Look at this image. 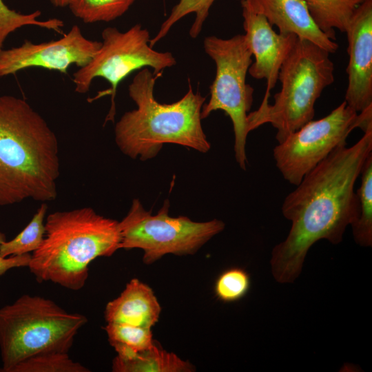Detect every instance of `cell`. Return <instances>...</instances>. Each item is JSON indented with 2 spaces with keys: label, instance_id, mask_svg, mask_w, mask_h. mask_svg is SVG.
I'll use <instances>...</instances> for the list:
<instances>
[{
  "label": "cell",
  "instance_id": "cell-21",
  "mask_svg": "<svg viewBox=\"0 0 372 372\" xmlns=\"http://www.w3.org/2000/svg\"><path fill=\"white\" fill-rule=\"evenodd\" d=\"M135 0H70L72 14L86 23L109 22L124 14Z\"/></svg>",
  "mask_w": 372,
  "mask_h": 372
},
{
  "label": "cell",
  "instance_id": "cell-7",
  "mask_svg": "<svg viewBox=\"0 0 372 372\" xmlns=\"http://www.w3.org/2000/svg\"><path fill=\"white\" fill-rule=\"evenodd\" d=\"M206 54L214 61L216 75L210 86V98L201 110L202 120L216 110H223L230 118L234 132L235 158L245 170V151L249 133L247 115L254 101V88L246 83L252 54L244 34L229 39L206 37L203 41Z\"/></svg>",
  "mask_w": 372,
  "mask_h": 372
},
{
  "label": "cell",
  "instance_id": "cell-23",
  "mask_svg": "<svg viewBox=\"0 0 372 372\" xmlns=\"http://www.w3.org/2000/svg\"><path fill=\"white\" fill-rule=\"evenodd\" d=\"M41 15V12L39 10L29 14L17 12L10 9L3 0H0V51L3 50L6 38L23 26L34 25L63 34V21L56 18L39 20Z\"/></svg>",
  "mask_w": 372,
  "mask_h": 372
},
{
  "label": "cell",
  "instance_id": "cell-9",
  "mask_svg": "<svg viewBox=\"0 0 372 372\" xmlns=\"http://www.w3.org/2000/svg\"><path fill=\"white\" fill-rule=\"evenodd\" d=\"M101 36L100 48L88 63L73 74L72 81L75 92L79 94L87 93L96 77L109 82L111 87L98 96L111 94L112 105L106 123L114 121L116 89L124 79L145 68L152 69L154 74H161L176 65V61L171 52H158L150 46L149 32L141 24H135L125 32L107 27Z\"/></svg>",
  "mask_w": 372,
  "mask_h": 372
},
{
  "label": "cell",
  "instance_id": "cell-26",
  "mask_svg": "<svg viewBox=\"0 0 372 372\" xmlns=\"http://www.w3.org/2000/svg\"><path fill=\"white\" fill-rule=\"evenodd\" d=\"M5 240H6V235L0 231V245ZM30 258V254L11 256L6 258L0 256V276L11 269L28 267Z\"/></svg>",
  "mask_w": 372,
  "mask_h": 372
},
{
  "label": "cell",
  "instance_id": "cell-19",
  "mask_svg": "<svg viewBox=\"0 0 372 372\" xmlns=\"http://www.w3.org/2000/svg\"><path fill=\"white\" fill-rule=\"evenodd\" d=\"M104 329L116 357L121 360L131 359L154 344L151 329L107 323Z\"/></svg>",
  "mask_w": 372,
  "mask_h": 372
},
{
  "label": "cell",
  "instance_id": "cell-4",
  "mask_svg": "<svg viewBox=\"0 0 372 372\" xmlns=\"http://www.w3.org/2000/svg\"><path fill=\"white\" fill-rule=\"evenodd\" d=\"M45 230L28 267L37 281L73 291L85 286L91 262L120 249L118 222L91 207L52 213L46 218Z\"/></svg>",
  "mask_w": 372,
  "mask_h": 372
},
{
  "label": "cell",
  "instance_id": "cell-10",
  "mask_svg": "<svg viewBox=\"0 0 372 372\" xmlns=\"http://www.w3.org/2000/svg\"><path fill=\"white\" fill-rule=\"evenodd\" d=\"M355 128H372V106L357 112L344 101L327 116L311 120L291 133L273 150L276 166L284 179L297 185Z\"/></svg>",
  "mask_w": 372,
  "mask_h": 372
},
{
  "label": "cell",
  "instance_id": "cell-17",
  "mask_svg": "<svg viewBox=\"0 0 372 372\" xmlns=\"http://www.w3.org/2000/svg\"><path fill=\"white\" fill-rule=\"evenodd\" d=\"M317 26L336 40L335 30L345 32L356 8L365 0H303Z\"/></svg>",
  "mask_w": 372,
  "mask_h": 372
},
{
  "label": "cell",
  "instance_id": "cell-20",
  "mask_svg": "<svg viewBox=\"0 0 372 372\" xmlns=\"http://www.w3.org/2000/svg\"><path fill=\"white\" fill-rule=\"evenodd\" d=\"M48 208L46 203H42L27 226L13 239L0 245L1 256L27 254L39 247L45 236L44 220Z\"/></svg>",
  "mask_w": 372,
  "mask_h": 372
},
{
  "label": "cell",
  "instance_id": "cell-25",
  "mask_svg": "<svg viewBox=\"0 0 372 372\" xmlns=\"http://www.w3.org/2000/svg\"><path fill=\"white\" fill-rule=\"evenodd\" d=\"M250 277L243 269L233 267L222 272L216 280L214 291L217 298L225 302L242 298L249 291Z\"/></svg>",
  "mask_w": 372,
  "mask_h": 372
},
{
  "label": "cell",
  "instance_id": "cell-6",
  "mask_svg": "<svg viewBox=\"0 0 372 372\" xmlns=\"http://www.w3.org/2000/svg\"><path fill=\"white\" fill-rule=\"evenodd\" d=\"M80 313H68L54 301L25 294L0 308L1 372H10L34 355L68 353L75 336L87 323Z\"/></svg>",
  "mask_w": 372,
  "mask_h": 372
},
{
  "label": "cell",
  "instance_id": "cell-18",
  "mask_svg": "<svg viewBox=\"0 0 372 372\" xmlns=\"http://www.w3.org/2000/svg\"><path fill=\"white\" fill-rule=\"evenodd\" d=\"M361 183L357 190L358 214L351 225L357 244L372 245V153L366 158L360 172Z\"/></svg>",
  "mask_w": 372,
  "mask_h": 372
},
{
  "label": "cell",
  "instance_id": "cell-5",
  "mask_svg": "<svg viewBox=\"0 0 372 372\" xmlns=\"http://www.w3.org/2000/svg\"><path fill=\"white\" fill-rule=\"evenodd\" d=\"M329 55L326 50L297 37L280 68V90L272 104L262 100L256 110L248 114L249 132L270 123L277 130L276 139L280 143L313 120L316 101L334 81Z\"/></svg>",
  "mask_w": 372,
  "mask_h": 372
},
{
  "label": "cell",
  "instance_id": "cell-8",
  "mask_svg": "<svg viewBox=\"0 0 372 372\" xmlns=\"http://www.w3.org/2000/svg\"><path fill=\"white\" fill-rule=\"evenodd\" d=\"M169 209V202L165 200L154 215L134 198L127 215L118 222L120 249H141L143 262L151 264L167 254L196 252L225 226L218 219L195 222L186 216L172 217Z\"/></svg>",
  "mask_w": 372,
  "mask_h": 372
},
{
  "label": "cell",
  "instance_id": "cell-22",
  "mask_svg": "<svg viewBox=\"0 0 372 372\" xmlns=\"http://www.w3.org/2000/svg\"><path fill=\"white\" fill-rule=\"evenodd\" d=\"M214 1L215 0H179L161 24L157 34L150 39V46L155 45L167 34L176 23L191 13L195 14V19L190 28L189 35L193 39L198 37Z\"/></svg>",
  "mask_w": 372,
  "mask_h": 372
},
{
  "label": "cell",
  "instance_id": "cell-15",
  "mask_svg": "<svg viewBox=\"0 0 372 372\" xmlns=\"http://www.w3.org/2000/svg\"><path fill=\"white\" fill-rule=\"evenodd\" d=\"M161 310L152 289L133 278L118 297L107 304L105 318L107 323L151 329L158 320Z\"/></svg>",
  "mask_w": 372,
  "mask_h": 372
},
{
  "label": "cell",
  "instance_id": "cell-16",
  "mask_svg": "<svg viewBox=\"0 0 372 372\" xmlns=\"http://www.w3.org/2000/svg\"><path fill=\"white\" fill-rule=\"evenodd\" d=\"M193 369L190 363L155 344L131 359L116 357L112 362V371L115 372H187Z\"/></svg>",
  "mask_w": 372,
  "mask_h": 372
},
{
  "label": "cell",
  "instance_id": "cell-2",
  "mask_svg": "<svg viewBox=\"0 0 372 372\" xmlns=\"http://www.w3.org/2000/svg\"><path fill=\"white\" fill-rule=\"evenodd\" d=\"M59 143L46 121L24 99L0 95V206L57 196Z\"/></svg>",
  "mask_w": 372,
  "mask_h": 372
},
{
  "label": "cell",
  "instance_id": "cell-1",
  "mask_svg": "<svg viewBox=\"0 0 372 372\" xmlns=\"http://www.w3.org/2000/svg\"><path fill=\"white\" fill-rule=\"evenodd\" d=\"M346 145L336 148L308 172L283 201L282 213L291 227L271 253V272L278 282H293L311 247L322 239L340 243L346 227L357 218L354 187L372 153V128L353 145Z\"/></svg>",
  "mask_w": 372,
  "mask_h": 372
},
{
  "label": "cell",
  "instance_id": "cell-3",
  "mask_svg": "<svg viewBox=\"0 0 372 372\" xmlns=\"http://www.w3.org/2000/svg\"><path fill=\"white\" fill-rule=\"evenodd\" d=\"M148 68L141 70L129 85L128 92L136 108L123 114L114 127L115 141L131 158H154L163 144L174 143L207 152L211 145L203 130L201 110L206 97L187 93L172 103H161L154 97L157 79Z\"/></svg>",
  "mask_w": 372,
  "mask_h": 372
},
{
  "label": "cell",
  "instance_id": "cell-11",
  "mask_svg": "<svg viewBox=\"0 0 372 372\" xmlns=\"http://www.w3.org/2000/svg\"><path fill=\"white\" fill-rule=\"evenodd\" d=\"M101 45V41L87 39L76 25L57 40L41 43L25 40L19 46L0 51V77L32 67L67 74L72 65L81 68L88 63Z\"/></svg>",
  "mask_w": 372,
  "mask_h": 372
},
{
  "label": "cell",
  "instance_id": "cell-27",
  "mask_svg": "<svg viewBox=\"0 0 372 372\" xmlns=\"http://www.w3.org/2000/svg\"><path fill=\"white\" fill-rule=\"evenodd\" d=\"M50 3L56 8L68 7L70 0H49Z\"/></svg>",
  "mask_w": 372,
  "mask_h": 372
},
{
  "label": "cell",
  "instance_id": "cell-12",
  "mask_svg": "<svg viewBox=\"0 0 372 372\" xmlns=\"http://www.w3.org/2000/svg\"><path fill=\"white\" fill-rule=\"evenodd\" d=\"M240 1L244 35L254 57L248 73L256 79L266 80L262 100L269 101L271 90L278 81L280 66L297 37L275 32L255 0Z\"/></svg>",
  "mask_w": 372,
  "mask_h": 372
},
{
  "label": "cell",
  "instance_id": "cell-24",
  "mask_svg": "<svg viewBox=\"0 0 372 372\" xmlns=\"http://www.w3.org/2000/svg\"><path fill=\"white\" fill-rule=\"evenodd\" d=\"M73 361L68 353L52 352L30 357L14 366L10 372H90Z\"/></svg>",
  "mask_w": 372,
  "mask_h": 372
},
{
  "label": "cell",
  "instance_id": "cell-14",
  "mask_svg": "<svg viewBox=\"0 0 372 372\" xmlns=\"http://www.w3.org/2000/svg\"><path fill=\"white\" fill-rule=\"evenodd\" d=\"M271 26L282 34H293L308 40L330 54L338 49L335 41L317 26L303 0H255Z\"/></svg>",
  "mask_w": 372,
  "mask_h": 372
},
{
  "label": "cell",
  "instance_id": "cell-13",
  "mask_svg": "<svg viewBox=\"0 0 372 372\" xmlns=\"http://www.w3.org/2000/svg\"><path fill=\"white\" fill-rule=\"evenodd\" d=\"M345 33L349 63L344 101L360 112L372 106V0L356 8Z\"/></svg>",
  "mask_w": 372,
  "mask_h": 372
}]
</instances>
